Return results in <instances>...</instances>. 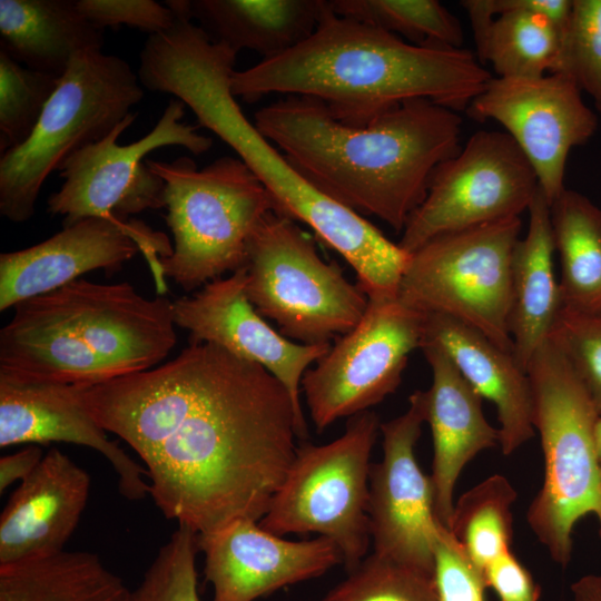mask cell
I'll use <instances>...</instances> for the list:
<instances>
[{"mask_svg":"<svg viewBox=\"0 0 601 601\" xmlns=\"http://www.w3.org/2000/svg\"><path fill=\"white\" fill-rule=\"evenodd\" d=\"M424 323V313L398 298L368 302L359 323L303 376L316 431L368 411L395 392L408 356L422 346Z\"/></svg>","mask_w":601,"mask_h":601,"instance_id":"obj_14","label":"cell"},{"mask_svg":"<svg viewBox=\"0 0 601 601\" xmlns=\"http://www.w3.org/2000/svg\"><path fill=\"white\" fill-rule=\"evenodd\" d=\"M322 601H440L434 575L373 552Z\"/></svg>","mask_w":601,"mask_h":601,"instance_id":"obj_33","label":"cell"},{"mask_svg":"<svg viewBox=\"0 0 601 601\" xmlns=\"http://www.w3.org/2000/svg\"><path fill=\"white\" fill-rule=\"evenodd\" d=\"M131 590L100 558L62 551L0 566V601H130Z\"/></svg>","mask_w":601,"mask_h":601,"instance_id":"obj_28","label":"cell"},{"mask_svg":"<svg viewBox=\"0 0 601 601\" xmlns=\"http://www.w3.org/2000/svg\"><path fill=\"white\" fill-rule=\"evenodd\" d=\"M434 579L440 601H484L483 575L451 531L440 523L434 543Z\"/></svg>","mask_w":601,"mask_h":601,"instance_id":"obj_37","label":"cell"},{"mask_svg":"<svg viewBox=\"0 0 601 601\" xmlns=\"http://www.w3.org/2000/svg\"><path fill=\"white\" fill-rule=\"evenodd\" d=\"M574 601H601V575L588 574L571 587Z\"/></svg>","mask_w":601,"mask_h":601,"instance_id":"obj_41","label":"cell"},{"mask_svg":"<svg viewBox=\"0 0 601 601\" xmlns=\"http://www.w3.org/2000/svg\"><path fill=\"white\" fill-rule=\"evenodd\" d=\"M420 349L432 370V385L425 391V422L433 439V508L437 522L449 530L461 471L477 453L500 444V431L485 420L483 398L449 356L430 342H423Z\"/></svg>","mask_w":601,"mask_h":601,"instance_id":"obj_22","label":"cell"},{"mask_svg":"<svg viewBox=\"0 0 601 601\" xmlns=\"http://www.w3.org/2000/svg\"><path fill=\"white\" fill-rule=\"evenodd\" d=\"M45 454L40 446L32 444L0 459V492L17 481H24L39 465Z\"/></svg>","mask_w":601,"mask_h":601,"instance_id":"obj_40","label":"cell"},{"mask_svg":"<svg viewBox=\"0 0 601 601\" xmlns=\"http://www.w3.org/2000/svg\"><path fill=\"white\" fill-rule=\"evenodd\" d=\"M573 0H489L494 18L474 36L476 57L500 78L552 73Z\"/></svg>","mask_w":601,"mask_h":601,"instance_id":"obj_25","label":"cell"},{"mask_svg":"<svg viewBox=\"0 0 601 601\" xmlns=\"http://www.w3.org/2000/svg\"><path fill=\"white\" fill-rule=\"evenodd\" d=\"M79 11L97 28L126 24L150 35L169 29L175 12L152 0H76Z\"/></svg>","mask_w":601,"mask_h":601,"instance_id":"obj_38","label":"cell"},{"mask_svg":"<svg viewBox=\"0 0 601 601\" xmlns=\"http://www.w3.org/2000/svg\"><path fill=\"white\" fill-rule=\"evenodd\" d=\"M165 181L173 252L160 258L165 278L193 292L244 267L248 242L275 209L272 196L239 159L223 156L198 170L189 157L146 159Z\"/></svg>","mask_w":601,"mask_h":601,"instance_id":"obj_7","label":"cell"},{"mask_svg":"<svg viewBox=\"0 0 601 601\" xmlns=\"http://www.w3.org/2000/svg\"><path fill=\"white\" fill-rule=\"evenodd\" d=\"M528 211L525 237L518 240L512 256L509 323L513 356L524 372L534 352L549 338L562 309L553 265L555 245L550 204L540 187Z\"/></svg>","mask_w":601,"mask_h":601,"instance_id":"obj_24","label":"cell"},{"mask_svg":"<svg viewBox=\"0 0 601 601\" xmlns=\"http://www.w3.org/2000/svg\"><path fill=\"white\" fill-rule=\"evenodd\" d=\"M562 308L601 312V209L566 187L550 205Z\"/></svg>","mask_w":601,"mask_h":601,"instance_id":"obj_29","label":"cell"},{"mask_svg":"<svg viewBox=\"0 0 601 601\" xmlns=\"http://www.w3.org/2000/svg\"><path fill=\"white\" fill-rule=\"evenodd\" d=\"M59 78L30 69L0 50V152L22 145L33 132Z\"/></svg>","mask_w":601,"mask_h":601,"instance_id":"obj_32","label":"cell"},{"mask_svg":"<svg viewBox=\"0 0 601 601\" xmlns=\"http://www.w3.org/2000/svg\"><path fill=\"white\" fill-rule=\"evenodd\" d=\"M102 35L76 0H0V50L30 69L60 78L77 53L101 50Z\"/></svg>","mask_w":601,"mask_h":601,"instance_id":"obj_27","label":"cell"},{"mask_svg":"<svg viewBox=\"0 0 601 601\" xmlns=\"http://www.w3.org/2000/svg\"><path fill=\"white\" fill-rule=\"evenodd\" d=\"M521 228L512 217L426 242L411 253L397 298L421 313L456 318L513 354L512 256Z\"/></svg>","mask_w":601,"mask_h":601,"instance_id":"obj_11","label":"cell"},{"mask_svg":"<svg viewBox=\"0 0 601 601\" xmlns=\"http://www.w3.org/2000/svg\"><path fill=\"white\" fill-rule=\"evenodd\" d=\"M423 342L437 345L471 387L494 404L503 454L513 453L534 435L529 377L512 353L443 314H425Z\"/></svg>","mask_w":601,"mask_h":601,"instance_id":"obj_23","label":"cell"},{"mask_svg":"<svg viewBox=\"0 0 601 601\" xmlns=\"http://www.w3.org/2000/svg\"><path fill=\"white\" fill-rule=\"evenodd\" d=\"M245 294L279 333L304 345L351 332L368 305L336 263L325 262L297 221L268 213L253 233L244 265Z\"/></svg>","mask_w":601,"mask_h":601,"instance_id":"obj_9","label":"cell"},{"mask_svg":"<svg viewBox=\"0 0 601 601\" xmlns=\"http://www.w3.org/2000/svg\"><path fill=\"white\" fill-rule=\"evenodd\" d=\"M466 112L476 121L494 120L532 165L551 205L562 193L570 151L595 132L597 115L581 90L562 73L538 78L493 77Z\"/></svg>","mask_w":601,"mask_h":601,"instance_id":"obj_15","label":"cell"},{"mask_svg":"<svg viewBox=\"0 0 601 601\" xmlns=\"http://www.w3.org/2000/svg\"><path fill=\"white\" fill-rule=\"evenodd\" d=\"M329 10L326 0H189L191 20L216 42L263 60L305 41Z\"/></svg>","mask_w":601,"mask_h":601,"instance_id":"obj_26","label":"cell"},{"mask_svg":"<svg viewBox=\"0 0 601 601\" xmlns=\"http://www.w3.org/2000/svg\"><path fill=\"white\" fill-rule=\"evenodd\" d=\"M483 578L486 588L493 589L500 601H538L540 598V587L511 550L495 559Z\"/></svg>","mask_w":601,"mask_h":601,"instance_id":"obj_39","label":"cell"},{"mask_svg":"<svg viewBox=\"0 0 601 601\" xmlns=\"http://www.w3.org/2000/svg\"><path fill=\"white\" fill-rule=\"evenodd\" d=\"M515 499L510 482L494 474L466 491L454 504L449 530L482 575L495 559L510 550L511 505Z\"/></svg>","mask_w":601,"mask_h":601,"instance_id":"obj_30","label":"cell"},{"mask_svg":"<svg viewBox=\"0 0 601 601\" xmlns=\"http://www.w3.org/2000/svg\"><path fill=\"white\" fill-rule=\"evenodd\" d=\"M526 374L532 424L544 459L543 484L528 511V522L552 559L571 560L572 531L589 513H598L601 470L595 449L599 411L561 348L545 339Z\"/></svg>","mask_w":601,"mask_h":601,"instance_id":"obj_6","label":"cell"},{"mask_svg":"<svg viewBox=\"0 0 601 601\" xmlns=\"http://www.w3.org/2000/svg\"><path fill=\"white\" fill-rule=\"evenodd\" d=\"M380 427L368 410L349 417L338 439L297 447L259 525L279 536L318 533L337 545L347 572L355 569L371 542V454Z\"/></svg>","mask_w":601,"mask_h":601,"instance_id":"obj_10","label":"cell"},{"mask_svg":"<svg viewBox=\"0 0 601 601\" xmlns=\"http://www.w3.org/2000/svg\"><path fill=\"white\" fill-rule=\"evenodd\" d=\"M185 104L171 99L156 126L129 145L118 137L135 121L130 114L104 139L71 155L60 167V189L48 197L47 210L63 216V227L88 217L121 219L165 207V181L144 160L150 151L180 146L194 155L211 148L213 140L197 126L180 122Z\"/></svg>","mask_w":601,"mask_h":601,"instance_id":"obj_12","label":"cell"},{"mask_svg":"<svg viewBox=\"0 0 601 601\" xmlns=\"http://www.w3.org/2000/svg\"><path fill=\"white\" fill-rule=\"evenodd\" d=\"M552 73L572 79L592 98L601 117V0H573Z\"/></svg>","mask_w":601,"mask_h":601,"instance_id":"obj_34","label":"cell"},{"mask_svg":"<svg viewBox=\"0 0 601 601\" xmlns=\"http://www.w3.org/2000/svg\"><path fill=\"white\" fill-rule=\"evenodd\" d=\"M237 52L198 26L183 24L145 56L141 85L171 93L217 135L264 185L278 214L302 221L336 250L359 279L391 262L394 244L364 216L317 189L244 115L231 92Z\"/></svg>","mask_w":601,"mask_h":601,"instance_id":"obj_4","label":"cell"},{"mask_svg":"<svg viewBox=\"0 0 601 601\" xmlns=\"http://www.w3.org/2000/svg\"><path fill=\"white\" fill-rule=\"evenodd\" d=\"M332 11L416 46L462 48L460 20L436 0H329Z\"/></svg>","mask_w":601,"mask_h":601,"instance_id":"obj_31","label":"cell"},{"mask_svg":"<svg viewBox=\"0 0 601 601\" xmlns=\"http://www.w3.org/2000/svg\"><path fill=\"white\" fill-rule=\"evenodd\" d=\"M564 353L601 413V312L562 308L549 335Z\"/></svg>","mask_w":601,"mask_h":601,"instance_id":"obj_36","label":"cell"},{"mask_svg":"<svg viewBox=\"0 0 601 601\" xmlns=\"http://www.w3.org/2000/svg\"><path fill=\"white\" fill-rule=\"evenodd\" d=\"M595 449L599 466L601 470V413L599 414L597 425H595Z\"/></svg>","mask_w":601,"mask_h":601,"instance_id":"obj_42","label":"cell"},{"mask_svg":"<svg viewBox=\"0 0 601 601\" xmlns=\"http://www.w3.org/2000/svg\"><path fill=\"white\" fill-rule=\"evenodd\" d=\"M198 548L205 554L213 601H255L343 563L339 549L325 536L289 541L252 520L198 535Z\"/></svg>","mask_w":601,"mask_h":601,"instance_id":"obj_19","label":"cell"},{"mask_svg":"<svg viewBox=\"0 0 601 601\" xmlns=\"http://www.w3.org/2000/svg\"><path fill=\"white\" fill-rule=\"evenodd\" d=\"M198 534L178 525L160 548L130 601H200L197 585L196 554Z\"/></svg>","mask_w":601,"mask_h":601,"instance_id":"obj_35","label":"cell"},{"mask_svg":"<svg viewBox=\"0 0 601 601\" xmlns=\"http://www.w3.org/2000/svg\"><path fill=\"white\" fill-rule=\"evenodd\" d=\"M245 279L242 267L173 300L175 325L188 331L190 343H211L263 366L285 386L305 420L299 398L303 376L332 345H304L275 331L248 300Z\"/></svg>","mask_w":601,"mask_h":601,"instance_id":"obj_18","label":"cell"},{"mask_svg":"<svg viewBox=\"0 0 601 601\" xmlns=\"http://www.w3.org/2000/svg\"><path fill=\"white\" fill-rule=\"evenodd\" d=\"M0 331V374L91 385L150 370L174 348L173 300L127 282L76 279L18 303Z\"/></svg>","mask_w":601,"mask_h":601,"instance_id":"obj_5","label":"cell"},{"mask_svg":"<svg viewBox=\"0 0 601 601\" xmlns=\"http://www.w3.org/2000/svg\"><path fill=\"white\" fill-rule=\"evenodd\" d=\"M538 189L536 174L512 137L479 130L435 169L397 244L411 254L437 236L520 217Z\"/></svg>","mask_w":601,"mask_h":601,"instance_id":"obj_13","label":"cell"},{"mask_svg":"<svg viewBox=\"0 0 601 601\" xmlns=\"http://www.w3.org/2000/svg\"><path fill=\"white\" fill-rule=\"evenodd\" d=\"M425 422V391H415L408 408L381 424L383 459L370 473L368 520L374 553L434 575V514L428 475L415 457Z\"/></svg>","mask_w":601,"mask_h":601,"instance_id":"obj_16","label":"cell"},{"mask_svg":"<svg viewBox=\"0 0 601 601\" xmlns=\"http://www.w3.org/2000/svg\"><path fill=\"white\" fill-rule=\"evenodd\" d=\"M493 77L464 48L416 46L329 10L289 51L234 71L231 92L253 104L269 93L321 101L343 124L362 127L406 101L466 110Z\"/></svg>","mask_w":601,"mask_h":601,"instance_id":"obj_3","label":"cell"},{"mask_svg":"<svg viewBox=\"0 0 601 601\" xmlns=\"http://www.w3.org/2000/svg\"><path fill=\"white\" fill-rule=\"evenodd\" d=\"M89 490L87 471L50 449L1 513L0 566L62 552L86 509Z\"/></svg>","mask_w":601,"mask_h":601,"instance_id":"obj_21","label":"cell"},{"mask_svg":"<svg viewBox=\"0 0 601 601\" xmlns=\"http://www.w3.org/2000/svg\"><path fill=\"white\" fill-rule=\"evenodd\" d=\"M88 414L146 465L156 506L198 535L259 522L307 424L263 366L211 343L91 385H75Z\"/></svg>","mask_w":601,"mask_h":601,"instance_id":"obj_1","label":"cell"},{"mask_svg":"<svg viewBox=\"0 0 601 601\" xmlns=\"http://www.w3.org/2000/svg\"><path fill=\"white\" fill-rule=\"evenodd\" d=\"M597 515H598V518H599V520L601 522V500H600V506H599V511H598Z\"/></svg>","mask_w":601,"mask_h":601,"instance_id":"obj_43","label":"cell"},{"mask_svg":"<svg viewBox=\"0 0 601 601\" xmlns=\"http://www.w3.org/2000/svg\"><path fill=\"white\" fill-rule=\"evenodd\" d=\"M144 97L131 67L101 50L77 53L27 141L0 158V214L29 220L46 178L76 151L108 136Z\"/></svg>","mask_w":601,"mask_h":601,"instance_id":"obj_8","label":"cell"},{"mask_svg":"<svg viewBox=\"0 0 601 601\" xmlns=\"http://www.w3.org/2000/svg\"><path fill=\"white\" fill-rule=\"evenodd\" d=\"M88 414L75 385L0 374V447L66 442L87 446L112 466L120 494L132 501L150 492L146 469L132 460Z\"/></svg>","mask_w":601,"mask_h":601,"instance_id":"obj_20","label":"cell"},{"mask_svg":"<svg viewBox=\"0 0 601 601\" xmlns=\"http://www.w3.org/2000/svg\"><path fill=\"white\" fill-rule=\"evenodd\" d=\"M457 111L417 99L355 127L318 100L286 96L254 125L322 193L396 233L424 200L435 169L460 149Z\"/></svg>","mask_w":601,"mask_h":601,"instance_id":"obj_2","label":"cell"},{"mask_svg":"<svg viewBox=\"0 0 601 601\" xmlns=\"http://www.w3.org/2000/svg\"><path fill=\"white\" fill-rule=\"evenodd\" d=\"M141 252L155 278L173 252L166 235L140 221L83 218L31 247L0 255V311L95 270L115 272Z\"/></svg>","mask_w":601,"mask_h":601,"instance_id":"obj_17","label":"cell"}]
</instances>
